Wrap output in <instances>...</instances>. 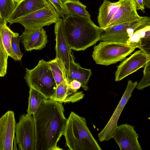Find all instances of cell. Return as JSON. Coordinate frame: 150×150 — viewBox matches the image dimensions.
Returning a JSON list of instances; mask_svg holds the SVG:
<instances>
[{"label":"cell","instance_id":"1","mask_svg":"<svg viewBox=\"0 0 150 150\" xmlns=\"http://www.w3.org/2000/svg\"><path fill=\"white\" fill-rule=\"evenodd\" d=\"M62 103L47 99L33 117L35 132V150H61L57 143L63 135L67 119Z\"/></svg>","mask_w":150,"mask_h":150},{"label":"cell","instance_id":"2","mask_svg":"<svg viewBox=\"0 0 150 150\" xmlns=\"http://www.w3.org/2000/svg\"><path fill=\"white\" fill-rule=\"evenodd\" d=\"M64 34L71 49L84 51L100 40L102 28L91 20L75 15L63 19Z\"/></svg>","mask_w":150,"mask_h":150},{"label":"cell","instance_id":"3","mask_svg":"<svg viewBox=\"0 0 150 150\" xmlns=\"http://www.w3.org/2000/svg\"><path fill=\"white\" fill-rule=\"evenodd\" d=\"M63 135L70 150H101L87 125L86 119L71 112L67 119Z\"/></svg>","mask_w":150,"mask_h":150},{"label":"cell","instance_id":"4","mask_svg":"<svg viewBox=\"0 0 150 150\" xmlns=\"http://www.w3.org/2000/svg\"><path fill=\"white\" fill-rule=\"evenodd\" d=\"M30 88L40 92L48 99H51L57 88L56 82L48 65V62L43 59L39 60L38 64L32 69H26L24 77Z\"/></svg>","mask_w":150,"mask_h":150},{"label":"cell","instance_id":"5","mask_svg":"<svg viewBox=\"0 0 150 150\" xmlns=\"http://www.w3.org/2000/svg\"><path fill=\"white\" fill-rule=\"evenodd\" d=\"M135 48L125 43L100 41L94 46L92 56L96 64L108 66L122 61Z\"/></svg>","mask_w":150,"mask_h":150},{"label":"cell","instance_id":"6","mask_svg":"<svg viewBox=\"0 0 150 150\" xmlns=\"http://www.w3.org/2000/svg\"><path fill=\"white\" fill-rule=\"evenodd\" d=\"M149 23H150V17L144 16L137 20L101 28L99 40L126 43L137 29Z\"/></svg>","mask_w":150,"mask_h":150},{"label":"cell","instance_id":"7","mask_svg":"<svg viewBox=\"0 0 150 150\" xmlns=\"http://www.w3.org/2000/svg\"><path fill=\"white\" fill-rule=\"evenodd\" d=\"M59 18V14L49 3L42 8L15 19L11 25L19 23L23 26L25 30H35L55 23Z\"/></svg>","mask_w":150,"mask_h":150},{"label":"cell","instance_id":"8","mask_svg":"<svg viewBox=\"0 0 150 150\" xmlns=\"http://www.w3.org/2000/svg\"><path fill=\"white\" fill-rule=\"evenodd\" d=\"M16 139L20 150H35L36 137L34 119L32 115L20 116L16 123Z\"/></svg>","mask_w":150,"mask_h":150},{"label":"cell","instance_id":"9","mask_svg":"<svg viewBox=\"0 0 150 150\" xmlns=\"http://www.w3.org/2000/svg\"><path fill=\"white\" fill-rule=\"evenodd\" d=\"M62 21V18H59L54 26L56 41L55 58L58 60L67 81L70 69L75 62L71 49L67 43L63 32Z\"/></svg>","mask_w":150,"mask_h":150},{"label":"cell","instance_id":"10","mask_svg":"<svg viewBox=\"0 0 150 150\" xmlns=\"http://www.w3.org/2000/svg\"><path fill=\"white\" fill-rule=\"evenodd\" d=\"M137 83V81L133 82L131 80L128 81L124 92L112 116L105 127L98 134V137L100 142L108 141L112 138L114 132L118 126L121 114Z\"/></svg>","mask_w":150,"mask_h":150},{"label":"cell","instance_id":"11","mask_svg":"<svg viewBox=\"0 0 150 150\" xmlns=\"http://www.w3.org/2000/svg\"><path fill=\"white\" fill-rule=\"evenodd\" d=\"M16 124L12 111H8L0 117V150L17 149L15 135Z\"/></svg>","mask_w":150,"mask_h":150},{"label":"cell","instance_id":"12","mask_svg":"<svg viewBox=\"0 0 150 150\" xmlns=\"http://www.w3.org/2000/svg\"><path fill=\"white\" fill-rule=\"evenodd\" d=\"M139 137L134 127L127 123L117 126L112 137L121 150H142Z\"/></svg>","mask_w":150,"mask_h":150},{"label":"cell","instance_id":"13","mask_svg":"<svg viewBox=\"0 0 150 150\" xmlns=\"http://www.w3.org/2000/svg\"><path fill=\"white\" fill-rule=\"evenodd\" d=\"M150 60V55L144 53L140 50L135 52L118 66L115 72V80L121 81L129 75L144 67Z\"/></svg>","mask_w":150,"mask_h":150},{"label":"cell","instance_id":"14","mask_svg":"<svg viewBox=\"0 0 150 150\" xmlns=\"http://www.w3.org/2000/svg\"><path fill=\"white\" fill-rule=\"evenodd\" d=\"M134 0H124L106 28L140 19Z\"/></svg>","mask_w":150,"mask_h":150},{"label":"cell","instance_id":"15","mask_svg":"<svg viewBox=\"0 0 150 150\" xmlns=\"http://www.w3.org/2000/svg\"><path fill=\"white\" fill-rule=\"evenodd\" d=\"M25 50H41L45 48L47 42L46 32L43 28L35 30H25L19 36Z\"/></svg>","mask_w":150,"mask_h":150},{"label":"cell","instance_id":"16","mask_svg":"<svg viewBox=\"0 0 150 150\" xmlns=\"http://www.w3.org/2000/svg\"><path fill=\"white\" fill-rule=\"evenodd\" d=\"M126 43L139 48L145 54L150 55V23L139 28Z\"/></svg>","mask_w":150,"mask_h":150},{"label":"cell","instance_id":"17","mask_svg":"<svg viewBox=\"0 0 150 150\" xmlns=\"http://www.w3.org/2000/svg\"><path fill=\"white\" fill-rule=\"evenodd\" d=\"M47 0H23L16 3L15 8L6 20L10 25L13 21L46 6Z\"/></svg>","mask_w":150,"mask_h":150},{"label":"cell","instance_id":"18","mask_svg":"<svg viewBox=\"0 0 150 150\" xmlns=\"http://www.w3.org/2000/svg\"><path fill=\"white\" fill-rule=\"evenodd\" d=\"M84 96L82 91L72 89L65 81L57 86L56 91L50 99L62 103H74L82 99Z\"/></svg>","mask_w":150,"mask_h":150},{"label":"cell","instance_id":"19","mask_svg":"<svg viewBox=\"0 0 150 150\" xmlns=\"http://www.w3.org/2000/svg\"><path fill=\"white\" fill-rule=\"evenodd\" d=\"M124 0L112 2L108 0H104L99 8L98 22L99 27L106 28L114 15L119 9Z\"/></svg>","mask_w":150,"mask_h":150},{"label":"cell","instance_id":"20","mask_svg":"<svg viewBox=\"0 0 150 150\" xmlns=\"http://www.w3.org/2000/svg\"><path fill=\"white\" fill-rule=\"evenodd\" d=\"M92 74L91 69L82 68L79 64L75 62L70 69L67 82L68 84L72 81L76 80L81 83V87L87 91L88 89L87 84Z\"/></svg>","mask_w":150,"mask_h":150},{"label":"cell","instance_id":"21","mask_svg":"<svg viewBox=\"0 0 150 150\" xmlns=\"http://www.w3.org/2000/svg\"><path fill=\"white\" fill-rule=\"evenodd\" d=\"M68 15H75L91 19V15L86 10V6L79 0H62Z\"/></svg>","mask_w":150,"mask_h":150},{"label":"cell","instance_id":"22","mask_svg":"<svg viewBox=\"0 0 150 150\" xmlns=\"http://www.w3.org/2000/svg\"><path fill=\"white\" fill-rule=\"evenodd\" d=\"M7 21L0 25V36L3 46L8 56L11 57V41L13 36H19V34L12 30L7 24Z\"/></svg>","mask_w":150,"mask_h":150},{"label":"cell","instance_id":"23","mask_svg":"<svg viewBox=\"0 0 150 150\" xmlns=\"http://www.w3.org/2000/svg\"><path fill=\"white\" fill-rule=\"evenodd\" d=\"M47 98L32 88H30L27 113L33 115L37 110L42 103Z\"/></svg>","mask_w":150,"mask_h":150},{"label":"cell","instance_id":"24","mask_svg":"<svg viewBox=\"0 0 150 150\" xmlns=\"http://www.w3.org/2000/svg\"><path fill=\"white\" fill-rule=\"evenodd\" d=\"M48 65L57 86L66 81L62 69L57 59L55 58L49 61Z\"/></svg>","mask_w":150,"mask_h":150},{"label":"cell","instance_id":"25","mask_svg":"<svg viewBox=\"0 0 150 150\" xmlns=\"http://www.w3.org/2000/svg\"><path fill=\"white\" fill-rule=\"evenodd\" d=\"M13 0H0V13L6 21L15 8L16 4Z\"/></svg>","mask_w":150,"mask_h":150},{"label":"cell","instance_id":"26","mask_svg":"<svg viewBox=\"0 0 150 150\" xmlns=\"http://www.w3.org/2000/svg\"><path fill=\"white\" fill-rule=\"evenodd\" d=\"M21 39L19 36H13L11 41V58L15 61H21L23 55L20 50L19 42Z\"/></svg>","mask_w":150,"mask_h":150},{"label":"cell","instance_id":"27","mask_svg":"<svg viewBox=\"0 0 150 150\" xmlns=\"http://www.w3.org/2000/svg\"><path fill=\"white\" fill-rule=\"evenodd\" d=\"M143 73L142 78L136 87L139 90H142L150 85V60L145 65Z\"/></svg>","mask_w":150,"mask_h":150},{"label":"cell","instance_id":"28","mask_svg":"<svg viewBox=\"0 0 150 150\" xmlns=\"http://www.w3.org/2000/svg\"><path fill=\"white\" fill-rule=\"evenodd\" d=\"M47 0L54 7L60 17L64 19V15H68L67 12L63 4L62 0Z\"/></svg>","mask_w":150,"mask_h":150},{"label":"cell","instance_id":"29","mask_svg":"<svg viewBox=\"0 0 150 150\" xmlns=\"http://www.w3.org/2000/svg\"><path fill=\"white\" fill-rule=\"evenodd\" d=\"M69 87L74 90H78L81 87V83L79 81L74 80L68 84Z\"/></svg>","mask_w":150,"mask_h":150},{"label":"cell","instance_id":"30","mask_svg":"<svg viewBox=\"0 0 150 150\" xmlns=\"http://www.w3.org/2000/svg\"><path fill=\"white\" fill-rule=\"evenodd\" d=\"M137 6V10H141L143 12H145L144 4V0H134Z\"/></svg>","mask_w":150,"mask_h":150},{"label":"cell","instance_id":"31","mask_svg":"<svg viewBox=\"0 0 150 150\" xmlns=\"http://www.w3.org/2000/svg\"><path fill=\"white\" fill-rule=\"evenodd\" d=\"M145 7L150 8V0H144Z\"/></svg>","mask_w":150,"mask_h":150},{"label":"cell","instance_id":"32","mask_svg":"<svg viewBox=\"0 0 150 150\" xmlns=\"http://www.w3.org/2000/svg\"><path fill=\"white\" fill-rule=\"evenodd\" d=\"M5 20L2 18L0 13V25L3 23Z\"/></svg>","mask_w":150,"mask_h":150},{"label":"cell","instance_id":"33","mask_svg":"<svg viewBox=\"0 0 150 150\" xmlns=\"http://www.w3.org/2000/svg\"><path fill=\"white\" fill-rule=\"evenodd\" d=\"M14 2L17 3H18L21 2L23 0H13Z\"/></svg>","mask_w":150,"mask_h":150},{"label":"cell","instance_id":"34","mask_svg":"<svg viewBox=\"0 0 150 150\" xmlns=\"http://www.w3.org/2000/svg\"></svg>","mask_w":150,"mask_h":150}]
</instances>
